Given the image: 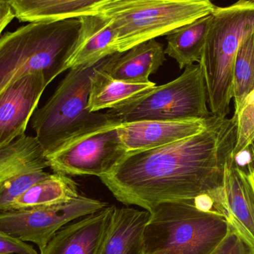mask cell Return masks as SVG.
<instances>
[{
	"mask_svg": "<svg viewBox=\"0 0 254 254\" xmlns=\"http://www.w3.org/2000/svg\"><path fill=\"white\" fill-rule=\"evenodd\" d=\"M237 127L235 115L231 119L212 116L198 134L155 149L127 152L100 180L118 201L149 213L162 203L222 193Z\"/></svg>",
	"mask_w": 254,
	"mask_h": 254,
	"instance_id": "cell-1",
	"label": "cell"
},
{
	"mask_svg": "<svg viewBox=\"0 0 254 254\" xmlns=\"http://www.w3.org/2000/svg\"><path fill=\"white\" fill-rule=\"evenodd\" d=\"M79 18L29 22L0 38V92L18 79L42 72L51 83L64 72L79 37Z\"/></svg>",
	"mask_w": 254,
	"mask_h": 254,
	"instance_id": "cell-2",
	"label": "cell"
},
{
	"mask_svg": "<svg viewBox=\"0 0 254 254\" xmlns=\"http://www.w3.org/2000/svg\"><path fill=\"white\" fill-rule=\"evenodd\" d=\"M231 231L225 218L192 201L162 203L150 212L145 226V254H213Z\"/></svg>",
	"mask_w": 254,
	"mask_h": 254,
	"instance_id": "cell-3",
	"label": "cell"
},
{
	"mask_svg": "<svg viewBox=\"0 0 254 254\" xmlns=\"http://www.w3.org/2000/svg\"><path fill=\"white\" fill-rule=\"evenodd\" d=\"M200 64L207 85L210 112L227 118L234 98V68L243 40L254 31V1L238 0L216 7Z\"/></svg>",
	"mask_w": 254,
	"mask_h": 254,
	"instance_id": "cell-4",
	"label": "cell"
},
{
	"mask_svg": "<svg viewBox=\"0 0 254 254\" xmlns=\"http://www.w3.org/2000/svg\"><path fill=\"white\" fill-rule=\"evenodd\" d=\"M211 0H109L92 14L110 19L117 34L119 52L157 37L213 13Z\"/></svg>",
	"mask_w": 254,
	"mask_h": 254,
	"instance_id": "cell-5",
	"label": "cell"
},
{
	"mask_svg": "<svg viewBox=\"0 0 254 254\" xmlns=\"http://www.w3.org/2000/svg\"><path fill=\"white\" fill-rule=\"evenodd\" d=\"M208 96L204 69L200 63L188 65L178 77L107 110L123 122L207 119Z\"/></svg>",
	"mask_w": 254,
	"mask_h": 254,
	"instance_id": "cell-6",
	"label": "cell"
},
{
	"mask_svg": "<svg viewBox=\"0 0 254 254\" xmlns=\"http://www.w3.org/2000/svg\"><path fill=\"white\" fill-rule=\"evenodd\" d=\"M122 123L98 113L92 123L46 155L49 168L69 176H107L127 153L118 132Z\"/></svg>",
	"mask_w": 254,
	"mask_h": 254,
	"instance_id": "cell-7",
	"label": "cell"
},
{
	"mask_svg": "<svg viewBox=\"0 0 254 254\" xmlns=\"http://www.w3.org/2000/svg\"><path fill=\"white\" fill-rule=\"evenodd\" d=\"M97 64L69 70L50 98L33 115L31 126L46 155L98 116L88 109L90 77Z\"/></svg>",
	"mask_w": 254,
	"mask_h": 254,
	"instance_id": "cell-8",
	"label": "cell"
},
{
	"mask_svg": "<svg viewBox=\"0 0 254 254\" xmlns=\"http://www.w3.org/2000/svg\"><path fill=\"white\" fill-rule=\"evenodd\" d=\"M109 204L81 194L70 204L32 210L1 211L0 231L37 245L40 250L68 224Z\"/></svg>",
	"mask_w": 254,
	"mask_h": 254,
	"instance_id": "cell-9",
	"label": "cell"
},
{
	"mask_svg": "<svg viewBox=\"0 0 254 254\" xmlns=\"http://www.w3.org/2000/svg\"><path fill=\"white\" fill-rule=\"evenodd\" d=\"M46 152L38 139L24 134L0 148V210L50 175Z\"/></svg>",
	"mask_w": 254,
	"mask_h": 254,
	"instance_id": "cell-10",
	"label": "cell"
},
{
	"mask_svg": "<svg viewBox=\"0 0 254 254\" xmlns=\"http://www.w3.org/2000/svg\"><path fill=\"white\" fill-rule=\"evenodd\" d=\"M42 72L27 74L0 92V148L25 134L45 89Z\"/></svg>",
	"mask_w": 254,
	"mask_h": 254,
	"instance_id": "cell-11",
	"label": "cell"
},
{
	"mask_svg": "<svg viewBox=\"0 0 254 254\" xmlns=\"http://www.w3.org/2000/svg\"><path fill=\"white\" fill-rule=\"evenodd\" d=\"M115 205L80 218L61 228L40 254H98L111 225Z\"/></svg>",
	"mask_w": 254,
	"mask_h": 254,
	"instance_id": "cell-12",
	"label": "cell"
},
{
	"mask_svg": "<svg viewBox=\"0 0 254 254\" xmlns=\"http://www.w3.org/2000/svg\"><path fill=\"white\" fill-rule=\"evenodd\" d=\"M209 119L181 122H123L118 127V132L127 152L148 150L201 132L208 125Z\"/></svg>",
	"mask_w": 254,
	"mask_h": 254,
	"instance_id": "cell-13",
	"label": "cell"
},
{
	"mask_svg": "<svg viewBox=\"0 0 254 254\" xmlns=\"http://www.w3.org/2000/svg\"><path fill=\"white\" fill-rule=\"evenodd\" d=\"M222 216L252 249H254V192L246 172L234 158L227 164L224 181Z\"/></svg>",
	"mask_w": 254,
	"mask_h": 254,
	"instance_id": "cell-14",
	"label": "cell"
},
{
	"mask_svg": "<svg viewBox=\"0 0 254 254\" xmlns=\"http://www.w3.org/2000/svg\"><path fill=\"white\" fill-rule=\"evenodd\" d=\"M79 19V37L64 71L82 65H95L101 60L119 53L117 34L110 19L99 14L84 15Z\"/></svg>",
	"mask_w": 254,
	"mask_h": 254,
	"instance_id": "cell-15",
	"label": "cell"
},
{
	"mask_svg": "<svg viewBox=\"0 0 254 254\" xmlns=\"http://www.w3.org/2000/svg\"><path fill=\"white\" fill-rule=\"evenodd\" d=\"M164 45L155 39L140 43L126 52H119L104 59L102 68L116 80L135 84L150 83L166 61Z\"/></svg>",
	"mask_w": 254,
	"mask_h": 254,
	"instance_id": "cell-16",
	"label": "cell"
},
{
	"mask_svg": "<svg viewBox=\"0 0 254 254\" xmlns=\"http://www.w3.org/2000/svg\"><path fill=\"white\" fill-rule=\"evenodd\" d=\"M150 213L115 206L111 225L98 254H145L143 231Z\"/></svg>",
	"mask_w": 254,
	"mask_h": 254,
	"instance_id": "cell-17",
	"label": "cell"
},
{
	"mask_svg": "<svg viewBox=\"0 0 254 254\" xmlns=\"http://www.w3.org/2000/svg\"><path fill=\"white\" fill-rule=\"evenodd\" d=\"M80 195L78 184L70 176L55 173L15 198L4 211L64 205L70 204Z\"/></svg>",
	"mask_w": 254,
	"mask_h": 254,
	"instance_id": "cell-18",
	"label": "cell"
},
{
	"mask_svg": "<svg viewBox=\"0 0 254 254\" xmlns=\"http://www.w3.org/2000/svg\"><path fill=\"white\" fill-rule=\"evenodd\" d=\"M109 0H7L19 22L56 21L92 14Z\"/></svg>",
	"mask_w": 254,
	"mask_h": 254,
	"instance_id": "cell-19",
	"label": "cell"
},
{
	"mask_svg": "<svg viewBox=\"0 0 254 254\" xmlns=\"http://www.w3.org/2000/svg\"><path fill=\"white\" fill-rule=\"evenodd\" d=\"M105 59V58H104ZM104 59L97 64L90 77L88 109L90 113L110 110L147 92L156 86V83H126L109 75L102 68Z\"/></svg>",
	"mask_w": 254,
	"mask_h": 254,
	"instance_id": "cell-20",
	"label": "cell"
},
{
	"mask_svg": "<svg viewBox=\"0 0 254 254\" xmlns=\"http://www.w3.org/2000/svg\"><path fill=\"white\" fill-rule=\"evenodd\" d=\"M212 22L211 13L167 35L166 55L175 60L181 69L201 62Z\"/></svg>",
	"mask_w": 254,
	"mask_h": 254,
	"instance_id": "cell-21",
	"label": "cell"
},
{
	"mask_svg": "<svg viewBox=\"0 0 254 254\" xmlns=\"http://www.w3.org/2000/svg\"><path fill=\"white\" fill-rule=\"evenodd\" d=\"M254 91V31L239 48L234 68V99L238 113L246 97Z\"/></svg>",
	"mask_w": 254,
	"mask_h": 254,
	"instance_id": "cell-22",
	"label": "cell"
},
{
	"mask_svg": "<svg viewBox=\"0 0 254 254\" xmlns=\"http://www.w3.org/2000/svg\"><path fill=\"white\" fill-rule=\"evenodd\" d=\"M234 115L237 116V127L233 157L245 152L254 139V91L246 97L238 113Z\"/></svg>",
	"mask_w": 254,
	"mask_h": 254,
	"instance_id": "cell-23",
	"label": "cell"
},
{
	"mask_svg": "<svg viewBox=\"0 0 254 254\" xmlns=\"http://www.w3.org/2000/svg\"><path fill=\"white\" fill-rule=\"evenodd\" d=\"M0 254H39L32 245L0 231Z\"/></svg>",
	"mask_w": 254,
	"mask_h": 254,
	"instance_id": "cell-24",
	"label": "cell"
},
{
	"mask_svg": "<svg viewBox=\"0 0 254 254\" xmlns=\"http://www.w3.org/2000/svg\"><path fill=\"white\" fill-rule=\"evenodd\" d=\"M252 249L235 231L229 235L213 254H252Z\"/></svg>",
	"mask_w": 254,
	"mask_h": 254,
	"instance_id": "cell-25",
	"label": "cell"
},
{
	"mask_svg": "<svg viewBox=\"0 0 254 254\" xmlns=\"http://www.w3.org/2000/svg\"><path fill=\"white\" fill-rule=\"evenodd\" d=\"M15 17H16V14L10 3L8 1L0 0V31L1 33Z\"/></svg>",
	"mask_w": 254,
	"mask_h": 254,
	"instance_id": "cell-26",
	"label": "cell"
},
{
	"mask_svg": "<svg viewBox=\"0 0 254 254\" xmlns=\"http://www.w3.org/2000/svg\"><path fill=\"white\" fill-rule=\"evenodd\" d=\"M246 174H247L248 179H249V182L252 185L254 192V167L249 168L248 171L246 172Z\"/></svg>",
	"mask_w": 254,
	"mask_h": 254,
	"instance_id": "cell-27",
	"label": "cell"
},
{
	"mask_svg": "<svg viewBox=\"0 0 254 254\" xmlns=\"http://www.w3.org/2000/svg\"><path fill=\"white\" fill-rule=\"evenodd\" d=\"M249 148H250L251 151H252V155H253L254 158V139L253 142L252 143V144H251V146H249Z\"/></svg>",
	"mask_w": 254,
	"mask_h": 254,
	"instance_id": "cell-28",
	"label": "cell"
},
{
	"mask_svg": "<svg viewBox=\"0 0 254 254\" xmlns=\"http://www.w3.org/2000/svg\"><path fill=\"white\" fill-rule=\"evenodd\" d=\"M252 254H254V249H252Z\"/></svg>",
	"mask_w": 254,
	"mask_h": 254,
	"instance_id": "cell-29",
	"label": "cell"
},
{
	"mask_svg": "<svg viewBox=\"0 0 254 254\" xmlns=\"http://www.w3.org/2000/svg\"><path fill=\"white\" fill-rule=\"evenodd\" d=\"M3 1H7V0H3Z\"/></svg>",
	"mask_w": 254,
	"mask_h": 254,
	"instance_id": "cell-30",
	"label": "cell"
},
{
	"mask_svg": "<svg viewBox=\"0 0 254 254\" xmlns=\"http://www.w3.org/2000/svg\"><path fill=\"white\" fill-rule=\"evenodd\" d=\"M253 1H254V0H253Z\"/></svg>",
	"mask_w": 254,
	"mask_h": 254,
	"instance_id": "cell-31",
	"label": "cell"
}]
</instances>
